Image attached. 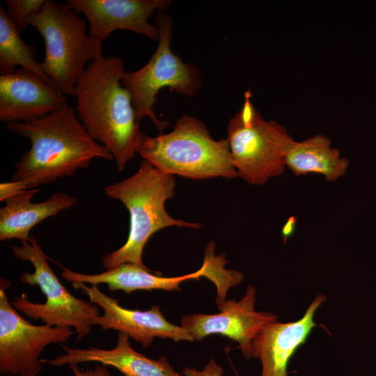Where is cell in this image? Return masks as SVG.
Instances as JSON below:
<instances>
[{
	"mask_svg": "<svg viewBox=\"0 0 376 376\" xmlns=\"http://www.w3.org/2000/svg\"><path fill=\"white\" fill-rule=\"evenodd\" d=\"M126 72L121 58L102 55L87 65L74 96L79 121L112 155L120 172L138 153L144 134L131 95L122 84Z\"/></svg>",
	"mask_w": 376,
	"mask_h": 376,
	"instance_id": "cell-1",
	"label": "cell"
},
{
	"mask_svg": "<svg viewBox=\"0 0 376 376\" xmlns=\"http://www.w3.org/2000/svg\"><path fill=\"white\" fill-rule=\"evenodd\" d=\"M75 113L68 104L33 121L6 124L9 132L27 139L31 144L15 164L13 181L24 182L29 189H34L72 175L95 158L113 159L88 134Z\"/></svg>",
	"mask_w": 376,
	"mask_h": 376,
	"instance_id": "cell-2",
	"label": "cell"
},
{
	"mask_svg": "<svg viewBox=\"0 0 376 376\" xmlns=\"http://www.w3.org/2000/svg\"><path fill=\"white\" fill-rule=\"evenodd\" d=\"M175 180L149 162L143 159L136 172L120 182L104 188L105 194L118 200L130 213V230L125 243L106 255L102 263L106 270L123 263L148 269L143 263L144 246L158 230L173 226L199 228L202 225L171 217L165 203L175 194Z\"/></svg>",
	"mask_w": 376,
	"mask_h": 376,
	"instance_id": "cell-3",
	"label": "cell"
},
{
	"mask_svg": "<svg viewBox=\"0 0 376 376\" xmlns=\"http://www.w3.org/2000/svg\"><path fill=\"white\" fill-rule=\"evenodd\" d=\"M138 153L173 175L194 180L238 177L227 139L214 140L205 124L192 116L179 118L169 133L156 136L144 134Z\"/></svg>",
	"mask_w": 376,
	"mask_h": 376,
	"instance_id": "cell-4",
	"label": "cell"
},
{
	"mask_svg": "<svg viewBox=\"0 0 376 376\" xmlns=\"http://www.w3.org/2000/svg\"><path fill=\"white\" fill-rule=\"evenodd\" d=\"M29 24L45 42L43 72L61 93L75 96L87 65L102 56V43L90 36L86 21L65 3L45 0Z\"/></svg>",
	"mask_w": 376,
	"mask_h": 376,
	"instance_id": "cell-5",
	"label": "cell"
},
{
	"mask_svg": "<svg viewBox=\"0 0 376 376\" xmlns=\"http://www.w3.org/2000/svg\"><path fill=\"white\" fill-rule=\"evenodd\" d=\"M226 131L233 164L246 182L262 185L284 173L286 154L295 140L284 126L262 117L249 92Z\"/></svg>",
	"mask_w": 376,
	"mask_h": 376,
	"instance_id": "cell-6",
	"label": "cell"
},
{
	"mask_svg": "<svg viewBox=\"0 0 376 376\" xmlns=\"http://www.w3.org/2000/svg\"><path fill=\"white\" fill-rule=\"evenodd\" d=\"M21 244L10 246L13 254L22 261L31 263L34 271L23 273L19 280L31 286L38 285L46 301L35 303L23 293L15 297L11 304L35 321L40 320L49 326L72 327L77 335V341H80L90 334L94 320L100 316L97 306L77 298L65 288L51 269L48 257L33 236Z\"/></svg>",
	"mask_w": 376,
	"mask_h": 376,
	"instance_id": "cell-7",
	"label": "cell"
},
{
	"mask_svg": "<svg viewBox=\"0 0 376 376\" xmlns=\"http://www.w3.org/2000/svg\"><path fill=\"white\" fill-rule=\"evenodd\" d=\"M165 9L157 12L159 42L155 52L145 65L139 70L126 72L122 80L123 86L131 95L138 120L150 118L161 134L168 123L159 120L154 111L159 90L169 88L191 97L201 84L197 68L182 61L171 48L173 22Z\"/></svg>",
	"mask_w": 376,
	"mask_h": 376,
	"instance_id": "cell-8",
	"label": "cell"
},
{
	"mask_svg": "<svg viewBox=\"0 0 376 376\" xmlns=\"http://www.w3.org/2000/svg\"><path fill=\"white\" fill-rule=\"evenodd\" d=\"M10 282L0 279V373L38 376L42 370L39 359L51 343H65L75 334L70 327L36 325L19 315L9 302L6 290Z\"/></svg>",
	"mask_w": 376,
	"mask_h": 376,
	"instance_id": "cell-9",
	"label": "cell"
},
{
	"mask_svg": "<svg viewBox=\"0 0 376 376\" xmlns=\"http://www.w3.org/2000/svg\"><path fill=\"white\" fill-rule=\"evenodd\" d=\"M256 295V289L249 285L240 300L228 299L218 305L219 313L185 315L181 327L194 340L200 341L212 334L226 336L237 342L244 356L250 359L254 337L265 326L279 318L272 313L254 309Z\"/></svg>",
	"mask_w": 376,
	"mask_h": 376,
	"instance_id": "cell-10",
	"label": "cell"
},
{
	"mask_svg": "<svg viewBox=\"0 0 376 376\" xmlns=\"http://www.w3.org/2000/svg\"><path fill=\"white\" fill-rule=\"evenodd\" d=\"M72 286L80 288L91 303L102 308L103 315L94 320L93 325H98L103 330L113 329L125 334L143 347L150 346L157 337L175 342L194 340L183 327L166 320L159 306H152L146 311L129 309L123 307L118 299L102 292L97 285L89 287L78 283Z\"/></svg>",
	"mask_w": 376,
	"mask_h": 376,
	"instance_id": "cell-11",
	"label": "cell"
},
{
	"mask_svg": "<svg viewBox=\"0 0 376 376\" xmlns=\"http://www.w3.org/2000/svg\"><path fill=\"white\" fill-rule=\"evenodd\" d=\"M78 14H83L89 25V34L102 42L113 31L128 30L158 40L157 24L148 21L155 11L171 3L169 0H66Z\"/></svg>",
	"mask_w": 376,
	"mask_h": 376,
	"instance_id": "cell-12",
	"label": "cell"
},
{
	"mask_svg": "<svg viewBox=\"0 0 376 376\" xmlns=\"http://www.w3.org/2000/svg\"><path fill=\"white\" fill-rule=\"evenodd\" d=\"M68 105L65 95L36 73L20 68L0 75V121L27 123Z\"/></svg>",
	"mask_w": 376,
	"mask_h": 376,
	"instance_id": "cell-13",
	"label": "cell"
},
{
	"mask_svg": "<svg viewBox=\"0 0 376 376\" xmlns=\"http://www.w3.org/2000/svg\"><path fill=\"white\" fill-rule=\"evenodd\" d=\"M325 300L326 297L320 294L301 319L287 323L275 321L257 334L252 340L251 357L261 361L260 376H288L289 361L317 326L314 314Z\"/></svg>",
	"mask_w": 376,
	"mask_h": 376,
	"instance_id": "cell-14",
	"label": "cell"
},
{
	"mask_svg": "<svg viewBox=\"0 0 376 376\" xmlns=\"http://www.w3.org/2000/svg\"><path fill=\"white\" fill-rule=\"evenodd\" d=\"M65 354L52 359H41L42 363L52 366H61L72 363L97 362L107 366H112L125 376H180L170 365L166 357L162 356L155 360L133 349L129 336L118 333L117 344L111 350L94 347L88 349L72 348L61 345Z\"/></svg>",
	"mask_w": 376,
	"mask_h": 376,
	"instance_id": "cell-15",
	"label": "cell"
},
{
	"mask_svg": "<svg viewBox=\"0 0 376 376\" xmlns=\"http://www.w3.org/2000/svg\"><path fill=\"white\" fill-rule=\"evenodd\" d=\"M39 191L34 188L8 198L0 209V240L17 239L29 241L33 227L44 219L75 205L77 198L67 193L57 191L40 203H32Z\"/></svg>",
	"mask_w": 376,
	"mask_h": 376,
	"instance_id": "cell-16",
	"label": "cell"
},
{
	"mask_svg": "<svg viewBox=\"0 0 376 376\" xmlns=\"http://www.w3.org/2000/svg\"><path fill=\"white\" fill-rule=\"evenodd\" d=\"M61 276L71 284L89 283L97 285L104 283L110 291L123 290L129 294L135 290H164L180 291V283L204 276L205 266L195 272L175 277H163L159 272L145 269L133 263H123L111 269L95 274L76 272L61 266Z\"/></svg>",
	"mask_w": 376,
	"mask_h": 376,
	"instance_id": "cell-17",
	"label": "cell"
},
{
	"mask_svg": "<svg viewBox=\"0 0 376 376\" xmlns=\"http://www.w3.org/2000/svg\"><path fill=\"white\" fill-rule=\"evenodd\" d=\"M285 165L296 176L318 173L329 182H336L345 173L349 161L331 147L329 137L318 134L294 141L286 154Z\"/></svg>",
	"mask_w": 376,
	"mask_h": 376,
	"instance_id": "cell-18",
	"label": "cell"
},
{
	"mask_svg": "<svg viewBox=\"0 0 376 376\" xmlns=\"http://www.w3.org/2000/svg\"><path fill=\"white\" fill-rule=\"evenodd\" d=\"M35 46L27 44L20 31L10 22L6 10L0 6V72L8 75L15 72L16 66L29 70L52 83L36 59Z\"/></svg>",
	"mask_w": 376,
	"mask_h": 376,
	"instance_id": "cell-19",
	"label": "cell"
},
{
	"mask_svg": "<svg viewBox=\"0 0 376 376\" xmlns=\"http://www.w3.org/2000/svg\"><path fill=\"white\" fill-rule=\"evenodd\" d=\"M215 243L210 241L205 249L203 263L205 266L204 276L212 281L217 287V305L225 301L228 289L239 285L244 279L243 274L234 269H226L224 266L228 263L224 255L216 256Z\"/></svg>",
	"mask_w": 376,
	"mask_h": 376,
	"instance_id": "cell-20",
	"label": "cell"
},
{
	"mask_svg": "<svg viewBox=\"0 0 376 376\" xmlns=\"http://www.w3.org/2000/svg\"><path fill=\"white\" fill-rule=\"evenodd\" d=\"M45 0H6V15L21 32L29 25L31 18L43 7Z\"/></svg>",
	"mask_w": 376,
	"mask_h": 376,
	"instance_id": "cell-21",
	"label": "cell"
},
{
	"mask_svg": "<svg viewBox=\"0 0 376 376\" xmlns=\"http://www.w3.org/2000/svg\"><path fill=\"white\" fill-rule=\"evenodd\" d=\"M223 373L222 368L211 359L202 370L186 367L180 374L185 376H223Z\"/></svg>",
	"mask_w": 376,
	"mask_h": 376,
	"instance_id": "cell-22",
	"label": "cell"
},
{
	"mask_svg": "<svg viewBox=\"0 0 376 376\" xmlns=\"http://www.w3.org/2000/svg\"><path fill=\"white\" fill-rule=\"evenodd\" d=\"M30 189L24 182L17 180L4 182L0 185V201H6L8 198Z\"/></svg>",
	"mask_w": 376,
	"mask_h": 376,
	"instance_id": "cell-23",
	"label": "cell"
},
{
	"mask_svg": "<svg viewBox=\"0 0 376 376\" xmlns=\"http://www.w3.org/2000/svg\"><path fill=\"white\" fill-rule=\"evenodd\" d=\"M74 376H111L107 366L97 365L93 369L84 370L80 368L78 364L69 365Z\"/></svg>",
	"mask_w": 376,
	"mask_h": 376,
	"instance_id": "cell-24",
	"label": "cell"
},
{
	"mask_svg": "<svg viewBox=\"0 0 376 376\" xmlns=\"http://www.w3.org/2000/svg\"><path fill=\"white\" fill-rule=\"evenodd\" d=\"M297 220L294 216L290 217L281 229V235L285 242L295 232Z\"/></svg>",
	"mask_w": 376,
	"mask_h": 376,
	"instance_id": "cell-25",
	"label": "cell"
},
{
	"mask_svg": "<svg viewBox=\"0 0 376 376\" xmlns=\"http://www.w3.org/2000/svg\"><path fill=\"white\" fill-rule=\"evenodd\" d=\"M12 376H16V375H12Z\"/></svg>",
	"mask_w": 376,
	"mask_h": 376,
	"instance_id": "cell-26",
	"label": "cell"
}]
</instances>
